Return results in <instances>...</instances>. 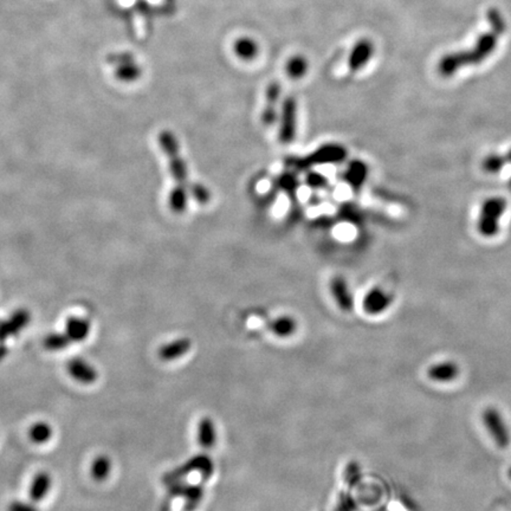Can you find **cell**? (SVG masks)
Instances as JSON below:
<instances>
[{
	"mask_svg": "<svg viewBox=\"0 0 511 511\" xmlns=\"http://www.w3.org/2000/svg\"><path fill=\"white\" fill-rule=\"evenodd\" d=\"M508 160L505 156H499V154H492L487 156L482 162V168L485 173L490 174H496L502 171V168L507 164Z\"/></svg>",
	"mask_w": 511,
	"mask_h": 511,
	"instance_id": "24",
	"label": "cell"
},
{
	"mask_svg": "<svg viewBox=\"0 0 511 511\" xmlns=\"http://www.w3.org/2000/svg\"><path fill=\"white\" fill-rule=\"evenodd\" d=\"M509 477H510L511 479V467L509 469Z\"/></svg>",
	"mask_w": 511,
	"mask_h": 511,
	"instance_id": "31",
	"label": "cell"
},
{
	"mask_svg": "<svg viewBox=\"0 0 511 511\" xmlns=\"http://www.w3.org/2000/svg\"><path fill=\"white\" fill-rule=\"evenodd\" d=\"M507 210V201L504 198H489L484 201L479 213L478 231L482 236L492 238L499 230V219Z\"/></svg>",
	"mask_w": 511,
	"mask_h": 511,
	"instance_id": "4",
	"label": "cell"
},
{
	"mask_svg": "<svg viewBox=\"0 0 511 511\" xmlns=\"http://www.w3.org/2000/svg\"><path fill=\"white\" fill-rule=\"evenodd\" d=\"M297 134V102L295 97H285L280 107V141L283 144L294 142Z\"/></svg>",
	"mask_w": 511,
	"mask_h": 511,
	"instance_id": "5",
	"label": "cell"
},
{
	"mask_svg": "<svg viewBox=\"0 0 511 511\" xmlns=\"http://www.w3.org/2000/svg\"><path fill=\"white\" fill-rule=\"evenodd\" d=\"M307 183L310 187L321 188L324 187L328 184V180L326 176L319 174V173L310 172L308 174Z\"/></svg>",
	"mask_w": 511,
	"mask_h": 511,
	"instance_id": "27",
	"label": "cell"
},
{
	"mask_svg": "<svg viewBox=\"0 0 511 511\" xmlns=\"http://www.w3.org/2000/svg\"><path fill=\"white\" fill-rule=\"evenodd\" d=\"M158 142L167 158L169 172L172 174L176 187L187 188V168L180 152L179 142L171 131L164 129L158 135ZM188 190V188H187Z\"/></svg>",
	"mask_w": 511,
	"mask_h": 511,
	"instance_id": "2",
	"label": "cell"
},
{
	"mask_svg": "<svg viewBox=\"0 0 511 511\" xmlns=\"http://www.w3.org/2000/svg\"><path fill=\"white\" fill-rule=\"evenodd\" d=\"M30 321V314L26 310H17L8 321L0 322V342L18 334V333L26 327Z\"/></svg>",
	"mask_w": 511,
	"mask_h": 511,
	"instance_id": "11",
	"label": "cell"
},
{
	"mask_svg": "<svg viewBox=\"0 0 511 511\" xmlns=\"http://www.w3.org/2000/svg\"><path fill=\"white\" fill-rule=\"evenodd\" d=\"M330 290L339 307L344 310H351L354 305V301H353V296L349 292V287L344 278L340 276L334 277L330 282Z\"/></svg>",
	"mask_w": 511,
	"mask_h": 511,
	"instance_id": "15",
	"label": "cell"
},
{
	"mask_svg": "<svg viewBox=\"0 0 511 511\" xmlns=\"http://www.w3.org/2000/svg\"><path fill=\"white\" fill-rule=\"evenodd\" d=\"M134 60L135 58L129 52H120V53H115V55L109 57V62L114 64V65H120V64L127 63V62Z\"/></svg>",
	"mask_w": 511,
	"mask_h": 511,
	"instance_id": "29",
	"label": "cell"
},
{
	"mask_svg": "<svg viewBox=\"0 0 511 511\" xmlns=\"http://www.w3.org/2000/svg\"><path fill=\"white\" fill-rule=\"evenodd\" d=\"M110 471H112V462L107 455H99L94 460L90 467L92 477L97 482H102L104 479L108 478Z\"/></svg>",
	"mask_w": 511,
	"mask_h": 511,
	"instance_id": "21",
	"label": "cell"
},
{
	"mask_svg": "<svg viewBox=\"0 0 511 511\" xmlns=\"http://www.w3.org/2000/svg\"><path fill=\"white\" fill-rule=\"evenodd\" d=\"M499 35L490 31L478 37L475 48L470 51L453 52L444 56L438 64V72L443 77H451L460 69L467 65L482 63L495 51Z\"/></svg>",
	"mask_w": 511,
	"mask_h": 511,
	"instance_id": "1",
	"label": "cell"
},
{
	"mask_svg": "<svg viewBox=\"0 0 511 511\" xmlns=\"http://www.w3.org/2000/svg\"><path fill=\"white\" fill-rule=\"evenodd\" d=\"M508 162H511V151L509 152V154H508L507 156ZM510 186H511V180H510Z\"/></svg>",
	"mask_w": 511,
	"mask_h": 511,
	"instance_id": "30",
	"label": "cell"
},
{
	"mask_svg": "<svg viewBox=\"0 0 511 511\" xmlns=\"http://www.w3.org/2000/svg\"><path fill=\"white\" fill-rule=\"evenodd\" d=\"M51 476L47 472H40L32 479L31 487H30V499L33 502H40L48 495L51 489Z\"/></svg>",
	"mask_w": 511,
	"mask_h": 511,
	"instance_id": "17",
	"label": "cell"
},
{
	"mask_svg": "<svg viewBox=\"0 0 511 511\" xmlns=\"http://www.w3.org/2000/svg\"><path fill=\"white\" fill-rule=\"evenodd\" d=\"M487 22H489V24L492 26V31L496 32L499 36L503 35L504 32H505L507 23H505L503 15L499 12L497 8H489V11H487Z\"/></svg>",
	"mask_w": 511,
	"mask_h": 511,
	"instance_id": "25",
	"label": "cell"
},
{
	"mask_svg": "<svg viewBox=\"0 0 511 511\" xmlns=\"http://www.w3.org/2000/svg\"><path fill=\"white\" fill-rule=\"evenodd\" d=\"M392 297L388 292L383 290L381 287H374L364 299V309L367 314L378 315L385 312L391 305Z\"/></svg>",
	"mask_w": 511,
	"mask_h": 511,
	"instance_id": "10",
	"label": "cell"
},
{
	"mask_svg": "<svg viewBox=\"0 0 511 511\" xmlns=\"http://www.w3.org/2000/svg\"><path fill=\"white\" fill-rule=\"evenodd\" d=\"M8 511H40L33 504L23 502V501H13L8 508Z\"/></svg>",
	"mask_w": 511,
	"mask_h": 511,
	"instance_id": "28",
	"label": "cell"
},
{
	"mask_svg": "<svg viewBox=\"0 0 511 511\" xmlns=\"http://www.w3.org/2000/svg\"><path fill=\"white\" fill-rule=\"evenodd\" d=\"M30 439L35 444H45L51 439L52 428L48 423L44 421H38L33 424L32 428L28 431Z\"/></svg>",
	"mask_w": 511,
	"mask_h": 511,
	"instance_id": "22",
	"label": "cell"
},
{
	"mask_svg": "<svg viewBox=\"0 0 511 511\" xmlns=\"http://www.w3.org/2000/svg\"><path fill=\"white\" fill-rule=\"evenodd\" d=\"M188 203V190L187 188L173 187L172 191L168 196V204L169 208L172 210L176 215H181L186 211Z\"/></svg>",
	"mask_w": 511,
	"mask_h": 511,
	"instance_id": "20",
	"label": "cell"
},
{
	"mask_svg": "<svg viewBox=\"0 0 511 511\" xmlns=\"http://www.w3.org/2000/svg\"><path fill=\"white\" fill-rule=\"evenodd\" d=\"M67 369L72 379L84 385H92L99 378L95 368L81 358H72L67 365Z\"/></svg>",
	"mask_w": 511,
	"mask_h": 511,
	"instance_id": "9",
	"label": "cell"
},
{
	"mask_svg": "<svg viewBox=\"0 0 511 511\" xmlns=\"http://www.w3.org/2000/svg\"><path fill=\"white\" fill-rule=\"evenodd\" d=\"M367 178L368 167L364 161L353 160L351 164L348 165L347 171L344 173V179L354 191L361 190Z\"/></svg>",
	"mask_w": 511,
	"mask_h": 511,
	"instance_id": "13",
	"label": "cell"
},
{
	"mask_svg": "<svg viewBox=\"0 0 511 511\" xmlns=\"http://www.w3.org/2000/svg\"><path fill=\"white\" fill-rule=\"evenodd\" d=\"M233 52L240 60L251 62L260 53V45L252 37H240L232 45Z\"/></svg>",
	"mask_w": 511,
	"mask_h": 511,
	"instance_id": "14",
	"label": "cell"
},
{
	"mask_svg": "<svg viewBox=\"0 0 511 511\" xmlns=\"http://www.w3.org/2000/svg\"><path fill=\"white\" fill-rule=\"evenodd\" d=\"M347 158V149L339 144H328L317 148L316 151L304 158L292 161V167L309 169L314 166L328 164H339Z\"/></svg>",
	"mask_w": 511,
	"mask_h": 511,
	"instance_id": "3",
	"label": "cell"
},
{
	"mask_svg": "<svg viewBox=\"0 0 511 511\" xmlns=\"http://www.w3.org/2000/svg\"><path fill=\"white\" fill-rule=\"evenodd\" d=\"M483 421L487 431L499 449H507L510 445V433L501 415L496 408H489L483 412Z\"/></svg>",
	"mask_w": 511,
	"mask_h": 511,
	"instance_id": "6",
	"label": "cell"
},
{
	"mask_svg": "<svg viewBox=\"0 0 511 511\" xmlns=\"http://www.w3.org/2000/svg\"><path fill=\"white\" fill-rule=\"evenodd\" d=\"M376 51V45L368 38L358 40L353 45L351 53L348 57V69L351 72H356L366 67V64L371 60Z\"/></svg>",
	"mask_w": 511,
	"mask_h": 511,
	"instance_id": "7",
	"label": "cell"
},
{
	"mask_svg": "<svg viewBox=\"0 0 511 511\" xmlns=\"http://www.w3.org/2000/svg\"><path fill=\"white\" fill-rule=\"evenodd\" d=\"M187 188L192 198L196 200L198 204H208L210 199H211L210 191L205 187L204 185L199 184V183H190Z\"/></svg>",
	"mask_w": 511,
	"mask_h": 511,
	"instance_id": "26",
	"label": "cell"
},
{
	"mask_svg": "<svg viewBox=\"0 0 511 511\" xmlns=\"http://www.w3.org/2000/svg\"><path fill=\"white\" fill-rule=\"evenodd\" d=\"M309 70V62L303 55H295L289 58L285 65L287 77L292 80H301L307 75Z\"/></svg>",
	"mask_w": 511,
	"mask_h": 511,
	"instance_id": "18",
	"label": "cell"
},
{
	"mask_svg": "<svg viewBox=\"0 0 511 511\" xmlns=\"http://www.w3.org/2000/svg\"><path fill=\"white\" fill-rule=\"evenodd\" d=\"M460 366L453 361H443L432 365L428 369V376L435 383H451L460 376Z\"/></svg>",
	"mask_w": 511,
	"mask_h": 511,
	"instance_id": "12",
	"label": "cell"
},
{
	"mask_svg": "<svg viewBox=\"0 0 511 511\" xmlns=\"http://www.w3.org/2000/svg\"><path fill=\"white\" fill-rule=\"evenodd\" d=\"M141 75H142V68L136 63L135 60L116 65L115 77L124 83L135 82L140 78Z\"/></svg>",
	"mask_w": 511,
	"mask_h": 511,
	"instance_id": "19",
	"label": "cell"
},
{
	"mask_svg": "<svg viewBox=\"0 0 511 511\" xmlns=\"http://www.w3.org/2000/svg\"><path fill=\"white\" fill-rule=\"evenodd\" d=\"M280 99V84L274 81L265 90V102L262 110V122L264 126H272L278 117V104Z\"/></svg>",
	"mask_w": 511,
	"mask_h": 511,
	"instance_id": "8",
	"label": "cell"
},
{
	"mask_svg": "<svg viewBox=\"0 0 511 511\" xmlns=\"http://www.w3.org/2000/svg\"><path fill=\"white\" fill-rule=\"evenodd\" d=\"M72 344V341L69 339L67 334H60V333H52L49 334L43 341V346L45 349L50 351H60L69 347Z\"/></svg>",
	"mask_w": 511,
	"mask_h": 511,
	"instance_id": "23",
	"label": "cell"
},
{
	"mask_svg": "<svg viewBox=\"0 0 511 511\" xmlns=\"http://www.w3.org/2000/svg\"><path fill=\"white\" fill-rule=\"evenodd\" d=\"M90 333V324L88 319L81 317H70L65 324V334L72 342H82L87 339Z\"/></svg>",
	"mask_w": 511,
	"mask_h": 511,
	"instance_id": "16",
	"label": "cell"
}]
</instances>
